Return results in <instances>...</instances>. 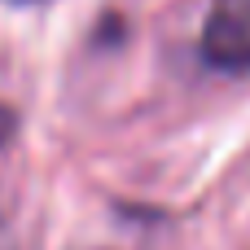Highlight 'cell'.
Segmentation results:
<instances>
[{
	"instance_id": "6da1fadb",
	"label": "cell",
	"mask_w": 250,
	"mask_h": 250,
	"mask_svg": "<svg viewBox=\"0 0 250 250\" xmlns=\"http://www.w3.org/2000/svg\"><path fill=\"white\" fill-rule=\"evenodd\" d=\"M202 62L224 75H250V0H211L202 22Z\"/></svg>"
},
{
	"instance_id": "7a4b0ae2",
	"label": "cell",
	"mask_w": 250,
	"mask_h": 250,
	"mask_svg": "<svg viewBox=\"0 0 250 250\" xmlns=\"http://www.w3.org/2000/svg\"><path fill=\"white\" fill-rule=\"evenodd\" d=\"M13 132H18V114H13V110H9V105L0 101V149H4V145L13 141Z\"/></svg>"
},
{
	"instance_id": "3957f363",
	"label": "cell",
	"mask_w": 250,
	"mask_h": 250,
	"mask_svg": "<svg viewBox=\"0 0 250 250\" xmlns=\"http://www.w3.org/2000/svg\"><path fill=\"white\" fill-rule=\"evenodd\" d=\"M13 4H40V0H13Z\"/></svg>"
}]
</instances>
